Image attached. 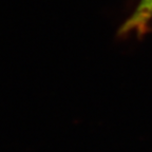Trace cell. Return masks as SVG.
<instances>
[{
    "mask_svg": "<svg viewBox=\"0 0 152 152\" xmlns=\"http://www.w3.org/2000/svg\"><path fill=\"white\" fill-rule=\"evenodd\" d=\"M152 22V0H140L135 10L124 22L119 30L121 35L142 36L148 32Z\"/></svg>",
    "mask_w": 152,
    "mask_h": 152,
    "instance_id": "1",
    "label": "cell"
}]
</instances>
